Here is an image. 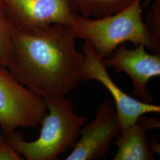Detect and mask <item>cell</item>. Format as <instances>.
Returning a JSON list of instances; mask_svg holds the SVG:
<instances>
[{
  "label": "cell",
  "mask_w": 160,
  "mask_h": 160,
  "mask_svg": "<svg viewBox=\"0 0 160 160\" xmlns=\"http://www.w3.org/2000/svg\"><path fill=\"white\" fill-rule=\"evenodd\" d=\"M48 113L42 120L40 135L33 141H26L16 133L6 135L23 158L28 160H55L61 154L73 148L80 131L87 121L74 113L73 103L65 97L44 98Z\"/></svg>",
  "instance_id": "cell-3"
},
{
  "label": "cell",
  "mask_w": 160,
  "mask_h": 160,
  "mask_svg": "<svg viewBox=\"0 0 160 160\" xmlns=\"http://www.w3.org/2000/svg\"><path fill=\"white\" fill-rule=\"evenodd\" d=\"M106 66L116 72H125L131 78L133 93L143 102L151 103L153 97L148 84L151 79L160 76V53H149L145 46L139 45L135 49L121 44L113 54L104 59Z\"/></svg>",
  "instance_id": "cell-7"
},
{
  "label": "cell",
  "mask_w": 160,
  "mask_h": 160,
  "mask_svg": "<svg viewBox=\"0 0 160 160\" xmlns=\"http://www.w3.org/2000/svg\"><path fill=\"white\" fill-rule=\"evenodd\" d=\"M48 113L43 97L17 81L8 68L0 67V126L6 135L18 128L41 125Z\"/></svg>",
  "instance_id": "cell-4"
},
{
  "label": "cell",
  "mask_w": 160,
  "mask_h": 160,
  "mask_svg": "<svg viewBox=\"0 0 160 160\" xmlns=\"http://www.w3.org/2000/svg\"><path fill=\"white\" fill-rule=\"evenodd\" d=\"M160 128L158 116L149 117L143 114L136 122L122 130L114 144L118 151L113 160H152L160 154V143L154 136L149 138V131Z\"/></svg>",
  "instance_id": "cell-9"
},
{
  "label": "cell",
  "mask_w": 160,
  "mask_h": 160,
  "mask_svg": "<svg viewBox=\"0 0 160 160\" xmlns=\"http://www.w3.org/2000/svg\"><path fill=\"white\" fill-rule=\"evenodd\" d=\"M150 32L160 39V0H154L145 23Z\"/></svg>",
  "instance_id": "cell-12"
},
{
  "label": "cell",
  "mask_w": 160,
  "mask_h": 160,
  "mask_svg": "<svg viewBox=\"0 0 160 160\" xmlns=\"http://www.w3.org/2000/svg\"><path fill=\"white\" fill-rule=\"evenodd\" d=\"M142 0H135L123 10L106 17L87 18L77 14L69 26L77 39L85 40L103 59L110 57L126 42L143 45L154 53L160 52V39L143 22Z\"/></svg>",
  "instance_id": "cell-2"
},
{
  "label": "cell",
  "mask_w": 160,
  "mask_h": 160,
  "mask_svg": "<svg viewBox=\"0 0 160 160\" xmlns=\"http://www.w3.org/2000/svg\"><path fill=\"white\" fill-rule=\"evenodd\" d=\"M20 154L9 142L6 135L0 134V160H23Z\"/></svg>",
  "instance_id": "cell-13"
},
{
  "label": "cell",
  "mask_w": 160,
  "mask_h": 160,
  "mask_svg": "<svg viewBox=\"0 0 160 160\" xmlns=\"http://www.w3.org/2000/svg\"><path fill=\"white\" fill-rule=\"evenodd\" d=\"M15 29L51 24L69 27L77 13L71 0H1Z\"/></svg>",
  "instance_id": "cell-8"
},
{
  "label": "cell",
  "mask_w": 160,
  "mask_h": 160,
  "mask_svg": "<svg viewBox=\"0 0 160 160\" xmlns=\"http://www.w3.org/2000/svg\"><path fill=\"white\" fill-rule=\"evenodd\" d=\"M135 0H71L74 12L83 17L100 18L116 14Z\"/></svg>",
  "instance_id": "cell-10"
},
{
  "label": "cell",
  "mask_w": 160,
  "mask_h": 160,
  "mask_svg": "<svg viewBox=\"0 0 160 160\" xmlns=\"http://www.w3.org/2000/svg\"><path fill=\"white\" fill-rule=\"evenodd\" d=\"M15 28L0 0V67L8 68L12 58V39Z\"/></svg>",
  "instance_id": "cell-11"
},
{
  "label": "cell",
  "mask_w": 160,
  "mask_h": 160,
  "mask_svg": "<svg viewBox=\"0 0 160 160\" xmlns=\"http://www.w3.org/2000/svg\"><path fill=\"white\" fill-rule=\"evenodd\" d=\"M71 29L51 24L15 29L8 69L20 83L43 98L65 97L85 81L83 53Z\"/></svg>",
  "instance_id": "cell-1"
},
{
  "label": "cell",
  "mask_w": 160,
  "mask_h": 160,
  "mask_svg": "<svg viewBox=\"0 0 160 160\" xmlns=\"http://www.w3.org/2000/svg\"><path fill=\"white\" fill-rule=\"evenodd\" d=\"M122 129L112 101L106 99L97 106L96 114L85 123L72 151L66 160H97L106 156Z\"/></svg>",
  "instance_id": "cell-5"
},
{
  "label": "cell",
  "mask_w": 160,
  "mask_h": 160,
  "mask_svg": "<svg viewBox=\"0 0 160 160\" xmlns=\"http://www.w3.org/2000/svg\"><path fill=\"white\" fill-rule=\"evenodd\" d=\"M82 53L84 55L82 71L85 81L96 80L108 90L114 100L122 129L133 124L142 115L160 113V106L143 102L122 90L109 75L104 59L87 42L82 46Z\"/></svg>",
  "instance_id": "cell-6"
}]
</instances>
